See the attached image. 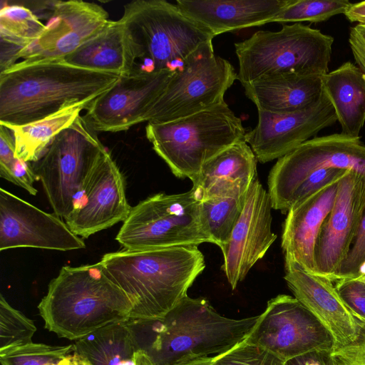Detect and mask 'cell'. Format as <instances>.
I'll return each instance as SVG.
<instances>
[{
    "label": "cell",
    "instance_id": "6da1fadb",
    "mask_svg": "<svg viewBox=\"0 0 365 365\" xmlns=\"http://www.w3.org/2000/svg\"><path fill=\"white\" fill-rule=\"evenodd\" d=\"M259 315L231 319L202 297L187 295L163 317L128 319L136 351L155 365H183L220 355L244 341Z\"/></svg>",
    "mask_w": 365,
    "mask_h": 365
},
{
    "label": "cell",
    "instance_id": "7a4b0ae2",
    "mask_svg": "<svg viewBox=\"0 0 365 365\" xmlns=\"http://www.w3.org/2000/svg\"><path fill=\"white\" fill-rule=\"evenodd\" d=\"M120 77L62 60L16 63L0 73V125H24L76 105L86 108Z\"/></svg>",
    "mask_w": 365,
    "mask_h": 365
},
{
    "label": "cell",
    "instance_id": "3957f363",
    "mask_svg": "<svg viewBox=\"0 0 365 365\" xmlns=\"http://www.w3.org/2000/svg\"><path fill=\"white\" fill-rule=\"evenodd\" d=\"M108 277L133 303L129 319L163 317L187 296L205 267L197 246H180L105 254L101 259Z\"/></svg>",
    "mask_w": 365,
    "mask_h": 365
},
{
    "label": "cell",
    "instance_id": "277c9868",
    "mask_svg": "<svg viewBox=\"0 0 365 365\" xmlns=\"http://www.w3.org/2000/svg\"><path fill=\"white\" fill-rule=\"evenodd\" d=\"M38 309L46 329L76 341L103 327L127 321L133 303L98 262L62 267Z\"/></svg>",
    "mask_w": 365,
    "mask_h": 365
},
{
    "label": "cell",
    "instance_id": "5b68a950",
    "mask_svg": "<svg viewBox=\"0 0 365 365\" xmlns=\"http://www.w3.org/2000/svg\"><path fill=\"white\" fill-rule=\"evenodd\" d=\"M246 133L225 101L191 115L145 126L147 139L172 173L191 180L208 160L245 140Z\"/></svg>",
    "mask_w": 365,
    "mask_h": 365
},
{
    "label": "cell",
    "instance_id": "8992f818",
    "mask_svg": "<svg viewBox=\"0 0 365 365\" xmlns=\"http://www.w3.org/2000/svg\"><path fill=\"white\" fill-rule=\"evenodd\" d=\"M120 20L135 51V71L173 69L214 36L165 0H135L123 6Z\"/></svg>",
    "mask_w": 365,
    "mask_h": 365
},
{
    "label": "cell",
    "instance_id": "52a82bcc",
    "mask_svg": "<svg viewBox=\"0 0 365 365\" xmlns=\"http://www.w3.org/2000/svg\"><path fill=\"white\" fill-rule=\"evenodd\" d=\"M332 36L301 23L278 31H259L235 43L242 85L279 73L324 76L331 60Z\"/></svg>",
    "mask_w": 365,
    "mask_h": 365
},
{
    "label": "cell",
    "instance_id": "ba28073f",
    "mask_svg": "<svg viewBox=\"0 0 365 365\" xmlns=\"http://www.w3.org/2000/svg\"><path fill=\"white\" fill-rule=\"evenodd\" d=\"M106 150L97 131L80 115L31 163L55 215L65 220L76 209L87 180Z\"/></svg>",
    "mask_w": 365,
    "mask_h": 365
},
{
    "label": "cell",
    "instance_id": "9c48e42d",
    "mask_svg": "<svg viewBox=\"0 0 365 365\" xmlns=\"http://www.w3.org/2000/svg\"><path fill=\"white\" fill-rule=\"evenodd\" d=\"M200 205L192 189L148 197L131 208L115 240L129 251L212 243L201 223Z\"/></svg>",
    "mask_w": 365,
    "mask_h": 365
},
{
    "label": "cell",
    "instance_id": "30bf717a",
    "mask_svg": "<svg viewBox=\"0 0 365 365\" xmlns=\"http://www.w3.org/2000/svg\"><path fill=\"white\" fill-rule=\"evenodd\" d=\"M237 79L233 66L215 55L212 41L205 43L182 62L179 69L174 70L143 123L168 122L222 103Z\"/></svg>",
    "mask_w": 365,
    "mask_h": 365
},
{
    "label": "cell",
    "instance_id": "8fae6325",
    "mask_svg": "<svg viewBox=\"0 0 365 365\" xmlns=\"http://www.w3.org/2000/svg\"><path fill=\"white\" fill-rule=\"evenodd\" d=\"M339 168L365 175V144L342 133L314 137L279 158L268 176L272 208L288 212L296 190L313 173Z\"/></svg>",
    "mask_w": 365,
    "mask_h": 365
},
{
    "label": "cell",
    "instance_id": "7c38bea8",
    "mask_svg": "<svg viewBox=\"0 0 365 365\" xmlns=\"http://www.w3.org/2000/svg\"><path fill=\"white\" fill-rule=\"evenodd\" d=\"M246 342L260 346L284 362L312 352H329L334 341L327 329L294 297L279 294L268 301Z\"/></svg>",
    "mask_w": 365,
    "mask_h": 365
},
{
    "label": "cell",
    "instance_id": "4fadbf2b",
    "mask_svg": "<svg viewBox=\"0 0 365 365\" xmlns=\"http://www.w3.org/2000/svg\"><path fill=\"white\" fill-rule=\"evenodd\" d=\"M110 21L108 12L96 3L53 1L44 31L20 52L18 58H23V64L63 60L101 33Z\"/></svg>",
    "mask_w": 365,
    "mask_h": 365
},
{
    "label": "cell",
    "instance_id": "5bb4252c",
    "mask_svg": "<svg viewBox=\"0 0 365 365\" xmlns=\"http://www.w3.org/2000/svg\"><path fill=\"white\" fill-rule=\"evenodd\" d=\"M85 247L60 217L0 188L1 251L20 247L69 251Z\"/></svg>",
    "mask_w": 365,
    "mask_h": 365
},
{
    "label": "cell",
    "instance_id": "9a60e30c",
    "mask_svg": "<svg viewBox=\"0 0 365 365\" xmlns=\"http://www.w3.org/2000/svg\"><path fill=\"white\" fill-rule=\"evenodd\" d=\"M174 70L135 71L120 76L113 87L87 106L85 118L97 132L127 130L143 123L144 115L165 89Z\"/></svg>",
    "mask_w": 365,
    "mask_h": 365
},
{
    "label": "cell",
    "instance_id": "2e32d148",
    "mask_svg": "<svg viewBox=\"0 0 365 365\" xmlns=\"http://www.w3.org/2000/svg\"><path fill=\"white\" fill-rule=\"evenodd\" d=\"M337 121L333 106L322 91L320 98L307 108L291 113L258 110L256 126L246 133L245 140L257 161L279 159Z\"/></svg>",
    "mask_w": 365,
    "mask_h": 365
},
{
    "label": "cell",
    "instance_id": "e0dca14e",
    "mask_svg": "<svg viewBox=\"0 0 365 365\" xmlns=\"http://www.w3.org/2000/svg\"><path fill=\"white\" fill-rule=\"evenodd\" d=\"M272 202L257 176L252 181L242 213L228 242L221 248L222 269L235 289L277 238L272 230Z\"/></svg>",
    "mask_w": 365,
    "mask_h": 365
},
{
    "label": "cell",
    "instance_id": "ac0fdd59",
    "mask_svg": "<svg viewBox=\"0 0 365 365\" xmlns=\"http://www.w3.org/2000/svg\"><path fill=\"white\" fill-rule=\"evenodd\" d=\"M364 208L365 175L349 170L338 182L334 206L317 240V274L332 281L352 246Z\"/></svg>",
    "mask_w": 365,
    "mask_h": 365
},
{
    "label": "cell",
    "instance_id": "d6986e66",
    "mask_svg": "<svg viewBox=\"0 0 365 365\" xmlns=\"http://www.w3.org/2000/svg\"><path fill=\"white\" fill-rule=\"evenodd\" d=\"M131 208L123 175L107 150L87 180L78 206L65 222L76 235L88 238L124 222Z\"/></svg>",
    "mask_w": 365,
    "mask_h": 365
},
{
    "label": "cell",
    "instance_id": "ffe728a7",
    "mask_svg": "<svg viewBox=\"0 0 365 365\" xmlns=\"http://www.w3.org/2000/svg\"><path fill=\"white\" fill-rule=\"evenodd\" d=\"M284 269L289 289L329 332L334 347L347 345L358 338L365 322L345 304L331 280L306 272L294 262H285Z\"/></svg>",
    "mask_w": 365,
    "mask_h": 365
},
{
    "label": "cell",
    "instance_id": "44dd1931",
    "mask_svg": "<svg viewBox=\"0 0 365 365\" xmlns=\"http://www.w3.org/2000/svg\"><path fill=\"white\" fill-rule=\"evenodd\" d=\"M338 182L329 185L295 204L287 214L282 234L285 262L316 274L314 250L320 230L331 212Z\"/></svg>",
    "mask_w": 365,
    "mask_h": 365
},
{
    "label": "cell",
    "instance_id": "7402d4cb",
    "mask_svg": "<svg viewBox=\"0 0 365 365\" xmlns=\"http://www.w3.org/2000/svg\"><path fill=\"white\" fill-rule=\"evenodd\" d=\"M289 0H178L176 6L189 19L214 36L267 23Z\"/></svg>",
    "mask_w": 365,
    "mask_h": 365
},
{
    "label": "cell",
    "instance_id": "603a6c76",
    "mask_svg": "<svg viewBox=\"0 0 365 365\" xmlns=\"http://www.w3.org/2000/svg\"><path fill=\"white\" fill-rule=\"evenodd\" d=\"M257 158L245 140L208 160L191 180L199 200L245 195L257 175Z\"/></svg>",
    "mask_w": 365,
    "mask_h": 365
},
{
    "label": "cell",
    "instance_id": "cb8c5ba5",
    "mask_svg": "<svg viewBox=\"0 0 365 365\" xmlns=\"http://www.w3.org/2000/svg\"><path fill=\"white\" fill-rule=\"evenodd\" d=\"M258 110L291 113L308 108L321 96V76L279 73L242 85Z\"/></svg>",
    "mask_w": 365,
    "mask_h": 365
},
{
    "label": "cell",
    "instance_id": "d4e9b609",
    "mask_svg": "<svg viewBox=\"0 0 365 365\" xmlns=\"http://www.w3.org/2000/svg\"><path fill=\"white\" fill-rule=\"evenodd\" d=\"M62 61L72 66L123 76L134 72L136 55L131 37L119 19L110 21L101 33Z\"/></svg>",
    "mask_w": 365,
    "mask_h": 365
},
{
    "label": "cell",
    "instance_id": "484cf974",
    "mask_svg": "<svg viewBox=\"0 0 365 365\" xmlns=\"http://www.w3.org/2000/svg\"><path fill=\"white\" fill-rule=\"evenodd\" d=\"M322 89L331 102L341 133L360 138L365 123V73L350 61L322 76Z\"/></svg>",
    "mask_w": 365,
    "mask_h": 365
},
{
    "label": "cell",
    "instance_id": "4316f807",
    "mask_svg": "<svg viewBox=\"0 0 365 365\" xmlns=\"http://www.w3.org/2000/svg\"><path fill=\"white\" fill-rule=\"evenodd\" d=\"M73 346L91 365H135L136 348L125 322L97 329L76 340Z\"/></svg>",
    "mask_w": 365,
    "mask_h": 365
},
{
    "label": "cell",
    "instance_id": "83f0119b",
    "mask_svg": "<svg viewBox=\"0 0 365 365\" xmlns=\"http://www.w3.org/2000/svg\"><path fill=\"white\" fill-rule=\"evenodd\" d=\"M83 109L86 107L83 105L72 106L36 121L5 126L14 138L15 156L28 163L36 161L56 135L69 127Z\"/></svg>",
    "mask_w": 365,
    "mask_h": 365
},
{
    "label": "cell",
    "instance_id": "f1b7e54d",
    "mask_svg": "<svg viewBox=\"0 0 365 365\" xmlns=\"http://www.w3.org/2000/svg\"><path fill=\"white\" fill-rule=\"evenodd\" d=\"M45 28L46 25L29 8L20 5L2 6L0 11L1 72L16 64L20 52L37 39Z\"/></svg>",
    "mask_w": 365,
    "mask_h": 365
},
{
    "label": "cell",
    "instance_id": "f546056e",
    "mask_svg": "<svg viewBox=\"0 0 365 365\" xmlns=\"http://www.w3.org/2000/svg\"><path fill=\"white\" fill-rule=\"evenodd\" d=\"M245 197L246 195L240 197H218L200 201L202 227L212 243L220 249L230 240L243 210Z\"/></svg>",
    "mask_w": 365,
    "mask_h": 365
},
{
    "label": "cell",
    "instance_id": "4dcf8cb0",
    "mask_svg": "<svg viewBox=\"0 0 365 365\" xmlns=\"http://www.w3.org/2000/svg\"><path fill=\"white\" fill-rule=\"evenodd\" d=\"M351 4L348 0H289L271 23H319L344 14Z\"/></svg>",
    "mask_w": 365,
    "mask_h": 365
},
{
    "label": "cell",
    "instance_id": "1f68e13d",
    "mask_svg": "<svg viewBox=\"0 0 365 365\" xmlns=\"http://www.w3.org/2000/svg\"><path fill=\"white\" fill-rule=\"evenodd\" d=\"M74 351L73 344L53 346L34 343L0 351L1 365H63Z\"/></svg>",
    "mask_w": 365,
    "mask_h": 365
},
{
    "label": "cell",
    "instance_id": "d6a6232c",
    "mask_svg": "<svg viewBox=\"0 0 365 365\" xmlns=\"http://www.w3.org/2000/svg\"><path fill=\"white\" fill-rule=\"evenodd\" d=\"M36 331L34 322L0 296V351L30 344Z\"/></svg>",
    "mask_w": 365,
    "mask_h": 365
},
{
    "label": "cell",
    "instance_id": "836d02e7",
    "mask_svg": "<svg viewBox=\"0 0 365 365\" xmlns=\"http://www.w3.org/2000/svg\"><path fill=\"white\" fill-rule=\"evenodd\" d=\"M206 361L210 365H284L283 361L269 351L245 341Z\"/></svg>",
    "mask_w": 365,
    "mask_h": 365
},
{
    "label": "cell",
    "instance_id": "e575fe53",
    "mask_svg": "<svg viewBox=\"0 0 365 365\" xmlns=\"http://www.w3.org/2000/svg\"><path fill=\"white\" fill-rule=\"evenodd\" d=\"M362 273H365V208L352 246L332 282L357 277Z\"/></svg>",
    "mask_w": 365,
    "mask_h": 365
},
{
    "label": "cell",
    "instance_id": "d590c367",
    "mask_svg": "<svg viewBox=\"0 0 365 365\" xmlns=\"http://www.w3.org/2000/svg\"><path fill=\"white\" fill-rule=\"evenodd\" d=\"M348 171V170L334 168L315 171L294 192L289 202V210L295 204L305 200L323 187L339 182Z\"/></svg>",
    "mask_w": 365,
    "mask_h": 365
},
{
    "label": "cell",
    "instance_id": "8d00e7d4",
    "mask_svg": "<svg viewBox=\"0 0 365 365\" xmlns=\"http://www.w3.org/2000/svg\"><path fill=\"white\" fill-rule=\"evenodd\" d=\"M335 287L345 304L365 322V273L339 279Z\"/></svg>",
    "mask_w": 365,
    "mask_h": 365
},
{
    "label": "cell",
    "instance_id": "74e56055",
    "mask_svg": "<svg viewBox=\"0 0 365 365\" xmlns=\"http://www.w3.org/2000/svg\"><path fill=\"white\" fill-rule=\"evenodd\" d=\"M329 365H365V326L353 342L327 353Z\"/></svg>",
    "mask_w": 365,
    "mask_h": 365
},
{
    "label": "cell",
    "instance_id": "f35d334b",
    "mask_svg": "<svg viewBox=\"0 0 365 365\" xmlns=\"http://www.w3.org/2000/svg\"><path fill=\"white\" fill-rule=\"evenodd\" d=\"M0 176L24 188L32 195H36L38 192L34 182L38 179L33 170L31 163L16 158L10 166L0 169Z\"/></svg>",
    "mask_w": 365,
    "mask_h": 365
},
{
    "label": "cell",
    "instance_id": "ab89813d",
    "mask_svg": "<svg viewBox=\"0 0 365 365\" xmlns=\"http://www.w3.org/2000/svg\"><path fill=\"white\" fill-rule=\"evenodd\" d=\"M349 43L358 67L365 73V24L351 28Z\"/></svg>",
    "mask_w": 365,
    "mask_h": 365
},
{
    "label": "cell",
    "instance_id": "60d3db41",
    "mask_svg": "<svg viewBox=\"0 0 365 365\" xmlns=\"http://www.w3.org/2000/svg\"><path fill=\"white\" fill-rule=\"evenodd\" d=\"M16 159L13 134L9 128L0 125V169L8 168Z\"/></svg>",
    "mask_w": 365,
    "mask_h": 365
},
{
    "label": "cell",
    "instance_id": "b9f144b4",
    "mask_svg": "<svg viewBox=\"0 0 365 365\" xmlns=\"http://www.w3.org/2000/svg\"><path fill=\"white\" fill-rule=\"evenodd\" d=\"M320 352H312L302 355L284 362V365H317Z\"/></svg>",
    "mask_w": 365,
    "mask_h": 365
},
{
    "label": "cell",
    "instance_id": "7bdbcfd3",
    "mask_svg": "<svg viewBox=\"0 0 365 365\" xmlns=\"http://www.w3.org/2000/svg\"><path fill=\"white\" fill-rule=\"evenodd\" d=\"M63 365H91L90 361L75 350L66 356Z\"/></svg>",
    "mask_w": 365,
    "mask_h": 365
},
{
    "label": "cell",
    "instance_id": "ee69618b",
    "mask_svg": "<svg viewBox=\"0 0 365 365\" xmlns=\"http://www.w3.org/2000/svg\"><path fill=\"white\" fill-rule=\"evenodd\" d=\"M135 365H155L148 356L140 351H136L134 356Z\"/></svg>",
    "mask_w": 365,
    "mask_h": 365
},
{
    "label": "cell",
    "instance_id": "f6af8a7d",
    "mask_svg": "<svg viewBox=\"0 0 365 365\" xmlns=\"http://www.w3.org/2000/svg\"><path fill=\"white\" fill-rule=\"evenodd\" d=\"M183 365H210L206 359L197 360L195 361H192Z\"/></svg>",
    "mask_w": 365,
    "mask_h": 365
}]
</instances>
